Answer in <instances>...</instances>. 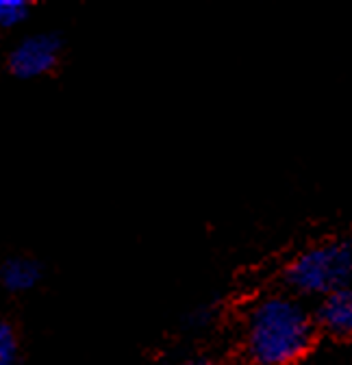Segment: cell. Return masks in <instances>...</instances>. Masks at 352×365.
Masks as SVG:
<instances>
[{"mask_svg": "<svg viewBox=\"0 0 352 365\" xmlns=\"http://www.w3.org/2000/svg\"><path fill=\"white\" fill-rule=\"evenodd\" d=\"M242 344L250 365H296L316 344V319L298 296L266 294L244 315Z\"/></svg>", "mask_w": 352, "mask_h": 365, "instance_id": "6da1fadb", "label": "cell"}, {"mask_svg": "<svg viewBox=\"0 0 352 365\" xmlns=\"http://www.w3.org/2000/svg\"><path fill=\"white\" fill-rule=\"evenodd\" d=\"M352 281V244L333 240L296 255L285 267V285L294 296L324 298Z\"/></svg>", "mask_w": 352, "mask_h": 365, "instance_id": "7a4b0ae2", "label": "cell"}, {"mask_svg": "<svg viewBox=\"0 0 352 365\" xmlns=\"http://www.w3.org/2000/svg\"><path fill=\"white\" fill-rule=\"evenodd\" d=\"M61 41L53 33H37L29 35L16 43L9 55V68L18 78H39L48 74L59 59Z\"/></svg>", "mask_w": 352, "mask_h": 365, "instance_id": "3957f363", "label": "cell"}, {"mask_svg": "<svg viewBox=\"0 0 352 365\" xmlns=\"http://www.w3.org/2000/svg\"><path fill=\"white\" fill-rule=\"evenodd\" d=\"M314 319L316 329L328 337L352 341V287H343L320 298Z\"/></svg>", "mask_w": 352, "mask_h": 365, "instance_id": "277c9868", "label": "cell"}, {"mask_svg": "<svg viewBox=\"0 0 352 365\" xmlns=\"http://www.w3.org/2000/svg\"><path fill=\"white\" fill-rule=\"evenodd\" d=\"M41 279V267L31 259H9L0 267V281L9 292H29Z\"/></svg>", "mask_w": 352, "mask_h": 365, "instance_id": "5b68a950", "label": "cell"}, {"mask_svg": "<svg viewBox=\"0 0 352 365\" xmlns=\"http://www.w3.org/2000/svg\"><path fill=\"white\" fill-rule=\"evenodd\" d=\"M29 18V3L24 0H0V29H16Z\"/></svg>", "mask_w": 352, "mask_h": 365, "instance_id": "8992f818", "label": "cell"}, {"mask_svg": "<svg viewBox=\"0 0 352 365\" xmlns=\"http://www.w3.org/2000/svg\"><path fill=\"white\" fill-rule=\"evenodd\" d=\"M0 365H18V337L5 319H0Z\"/></svg>", "mask_w": 352, "mask_h": 365, "instance_id": "52a82bcc", "label": "cell"}, {"mask_svg": "<svg viewBox=\"0 0 352 365\" xmlns=\"http://www.w3.org/2000/svg\"><path fill=\"white\" fill-rule=\"evenodd\" d=\"M179 365H211L207 361H185V363H179Z\"/></svg>", "mask_w": 352, "mask_h": 365, "instance_id": "ba28073f", "label": "cell"}]
</instances>
